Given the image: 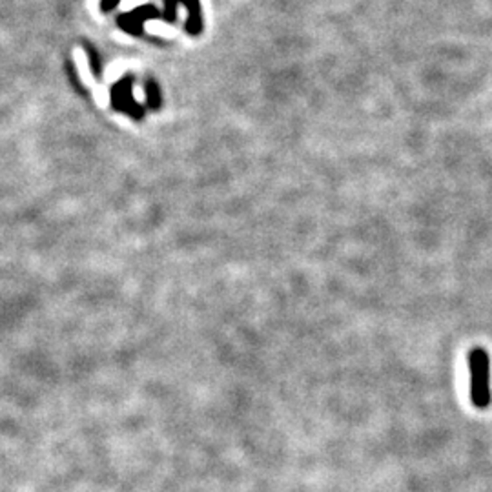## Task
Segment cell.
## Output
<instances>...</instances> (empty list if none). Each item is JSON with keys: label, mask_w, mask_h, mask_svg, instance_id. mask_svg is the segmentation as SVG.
Instances as JSON below:
<instances>
[{"label": "cell", "mask_w": 492, "mask_h": 492, "mask_svg": "<svg viewBox=\"0 0 492 492\" xmlns=\"http://www.w3.org/2000/svg\"><path fill=\"white\" fill-rule=\"evenodd\" d=\"M467 365L470 376V401L476 409H487L492 400L488 352L481 347L468 351Z\"/></svg>", "instance_id": "cell-1"}, {"label": "cell", "mask_w": 492, "mask_h": 492, "mask_svg": "<svg viewBox=\"0 0 492 492\" xmlns=\"http://www.w3.org/2000/svg\"><path fill=\"white\" fill-rule=\"evenodd\" d=\"M110 101L113 110L131 117V119H142L146 108L142 104H139L133 97V77L131 75H124L122 79H119L110 92Z\"/></svg>", "instance_id": "cell-2"}, {"label": "cell", "mask_w": 492, "mask_h": 492, "mask_svg": "<svg viewBox=\"0 0 492 492\" xmlns=\"http://www.w3.org/2000/svg\"><path fill=\"white\" fill-rule=\"evenodd\" d=\"M151 19H162V12L153 5H144V6L135 8L133 12L119 15L117 24L126 34L139 37V35H144V23Z\"/></svg>", "instance_id": "cell-3"}, {"label": "cell", "mask_w": 492, "mask_h": 492, "mask_svg": "<svg viewBox=\"0 0 492 492\" xmlns=\"http://www.w3.org/2000/svg\"><path fill=\"white\" fill-rule=\"evenodd\" d=\"M181 5L188 10V21H187V32L190 35H199L203 32V12L199 0H179Z\"/></svg>", "instance_id": "cell-4"}, {"label": "cell", "mask_w": 492, "mask_h": 492, "mask_svg": "<svg viewBox=\"0 0 492 492\" xmlns=\"http://www.w3.org/2000/svg\"><path fill=\"white\" fill-rule=\"evenodd\" d=\"M144 95H146V108L150 110H159L162 106V95H160V88L153 79H148L144 82Z\"/></svg>", "instance_id": "cell-5"}, {"label": "cell", "mask_w": 492, "mask_h": 492, "mask_svg": "<svg viewBox=\"0 0 492 492\" xmlns=\"http://www.w3.org/2000/svg\"><path fill=\"white\" fill-rule=\"evenodd\" d=\"M84 50H86V55H88V61H90V70L93 72L95 77H101L102 73V59H101V53L97 52V48L90 43H84Z\"/></svg>", "instance_id": "cell-6"}, {"label": "cell", "mask_w": 492, "mask_h": 492, "mask_svg": "<svg viewBox=\"0 0 492 492\" xmlns=\"http://www.w3.org/2000/svg\"><path fill=\"white\" fill-rule=\"evenodd\" d=\"M164 3V10H162V21L167 23H176L178 19V8H179V0H162Z\"/></svg>", "instance_id": "cell-7"}, {"label": "cell", "mask_w": 492, "mask_h": 492, "mask_svg": "<svg viewBox=\"0 0 492 492\" xmlns=\"http://www.w3.org/2000/svg\"><path fill=\"white\" fill-rule=\"evenodd\" d=\"M119 3H121V0H101V12L108 14V12L115 10Z\"/></svg>", "instance_id": "cell-8"}]
</instances>
